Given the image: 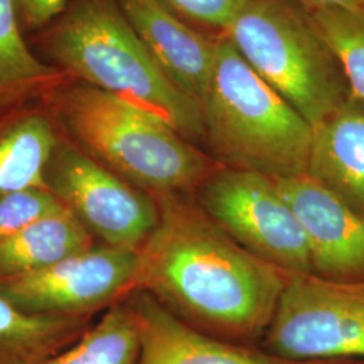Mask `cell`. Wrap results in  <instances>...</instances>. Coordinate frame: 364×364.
Here are the masks:
<instances>
[{
	"mask_svg": "<svg viewBox=\"0 0 364 364\" xmlns=\"http://www.w3.org/2000/svg\"><path fill=\"white\" fill-rule=\"evenodd\" d=\"M182 21L225 31L248 0H154Z\"/></svg>",
	"mask_w": 364,
	"mask_h": 364,
	"instance_id": "obj_21",
	"label": "cell"
},
{
	"mask_svg": "<svg viewBox=\"0 0 364 364\" xmlns=\"http://www.w3.org/2000/svg\"><path fill=\"white\" fill-rule=\"evenodd\" d=\"M42 103L73 144L151 197L193 195L219 168L162 119L88 84L72 80Z\"/></svg>",
	"mask_w": 364,
	"mask_h": 364,
	"instance_id": "obj_3",
	"label": "cell"
},
{
	"mask_svg": "<svg viewBox=\"0 0 364 364\" xmlns=\"http://www.w3.org/2000/svg\"><path fill=\"white\" fill-rule=\"evenodd\" d=\"M96 243L82 223L63 208L0 243V282L43 270Z\"/></svg>",
	"mask_w": 364,
	"mask_h": 364,
	"instance_id": "obj_15",
	"label": "cell"
},
{
	"mask_svg": "<svg viewBox=\"0 0 364 364\" xmlns=\"http://www.w3.org/2000/svg\"><path fill=\"white\" fill-rule=\"evenodd\" d=\"M311 14L328 9H359L364 7V0H297Z\"/></svg>",
	"mask_w": 364,
	"mask_h": 364,
	"instance_id": "obj_23",
	"label": "cell"
},
{
	"mask_svg": "<svg viewBox=\"0 0 364 364\" xmlns=\"http://www.w3.org/2000/svg\"><path fill=\"white\" fill-rule=\"evenodd\" d=\"M63 208V203L48 188H27L0 195V243Z\"/></svg>",
	"mask_w": 364,
	"mask_h": 364,
	"instance_id": "obj_20",
	"label": "cell"
},
{
	"mask_svg": "<svg viewBox=\"0 0 364 364\" xmlns=\"http://www.w3.org/2000/svg\"><path fill=\"white\" fill-rule=\"evenodd\" d=\"M200 109L204 139L228 168L274 180L306 173L312 126L248 65L225 34L218 38Z\"/></svg>",
	"mask_w": 364,
	"mask_h": 364,
	"instance_id": "obj_4",
	"label": "cell"
},
{
	"mask_svg": "<svg viewBox=\"0 0 364 364\" xmlns=\"http://www.w3.org/2000/svg\"><path fill=\"white\" fill-rule=\"evenodd\" d=\"M224 34L312 127L351 96L338 60L312 18L282 0H248Z\"/></svg>",
	"mask_w": 364,
	"mask_h": 364,
	"instance_id": "obj_5",
	"label": "cell"
},
{
	"mask_svg": "<svg viewBox=\"0 0 364 364\" xmlns=\"http://www.w3.org/2000/svg\"><path fill=\"white\" fill-rule=\"evenodd\" d=\"M60 135L42 102L0 111V195L46 188L45 171Z\"/></svg>",
	"mask_w": 364,
	"mask_h": 364,
	"instance_id": "obj_14",
	"label": "cell"
},
{
	"mask_svg": "<svg viewBox=\"0 0 364 364\" xmlns=\"http://www.w3.org/2000/svg\"><path fill=\"white\" fill-rule=\"evenodd\" d=\"M135 289L210 336L250 346L272 323L287 273L236 243L191 193L156 196Z\"/></svg>",
	"mask_w": 364,
	"mask_h": 364,
	"instance_id": "obj_1",
	"label": "cell"
},
{
	"mask_svg": "<svg viewBox=\"0 0 364 364\" xmlns=\"http://www.w3.org/2000/svg\"><path fill=\"white\" fill-rule=\"evenodd\" d=\"M193 196L225 234L259 259L287 274L312 273L305 235L272 177L219 166Z\"/></svg>",
	"mask_w": 364,
	"mask_h": 364,
	"instance_id": "obj_7",
	"label": "cell"
},
{
	"mask_svg": "<svg viewBox=\"0 0 364 364\" xmlns=\"http://www.w3.org/2000/svg\"><path fill=\"white\" fill-rule=\"evenodd\" d=\"M124 299L138 326V364H326L291 362L210 336L182 321L146 291H132Z\"/></svg>",
	"mask_w": 364,
	"mask_h": 364,
	"instance_id": "obj_11",
	"label": "cell"
},
{
	"mask_svg": "<svg viewBox=\"0 0 364 364\" xmlns=\"http://www.w3.org/2000/svg\"><path fill=\"white\" fill-rule=\"evenodd\" d=\"M72 81L27 46L14 0H0V111L42 102Z\"/></svg>",
	"mask_w": 364,
	"mask_h": 364,
	"instance_id": "obj_16",
	"label": "cell"
},
{
	"mask_svg": "<svg viewBox=\"0 0 364 364\" xmlns=\"http://www.w3.org/2000/svg\"><path fill=\"white\" fill-rule=\"evenodd\" d=\"M306 174L364 218V103L347 97L312 127Z\"/></svg>",
	"mask_w": 364,
	"mask_h": 364,
	"instance_id": "obj_13",
	"label": "cell"
},
{
	"mask_svg": "<svg viewBox=\"0 0 364 364\" xmlns=\"http://www.w3.org/2000/svg\"><path fill=\"white\" fill-rule=\"evenodd\" d=\"M262 346L291 362L364 358V279L287 274Z\"/></svg>",
	"mask_w": 364,
	"mask_h": 364,
	"instance_id": "obj_6",
	"label": "cell"
},
{
	"mask_svg": "<svg viewBox=\"0 0 364 364\" xmlns=\"http://www.w3.org/2000/svg\"><path fill=\"white\" fill-rule=\"evenodd\" d=\"M36 45L66 76L162 119L189 142L204 138L200 105L176 87L117 0H72Z\"/></svg>",
	"mask_w": 364,
	"mask_h": 364,
	"instance_id": "obj_2",
	"label": "cell"
},
{
	"mask_svg": "<svg viewBox=\"0 0 364 364\" xmlns=\"http://www.w3.org/2000/svg\"><path fill=\"white\" fill-rule=\"evenodd\" d=\"M45 183L97 243L139 251L156 230V200L100 165L61 130Z\"/></svg>",
	"mask_w": 364,
	"mask_h": 364,
	"instance_id": "obj_8",
	"label": "cell"
},
{
	"mask_svg": "<svg viewBox=\"0 0 364 364\" xmlns=\"http://www.w3.org/2000/svg\"><path fill=\"white\" fill-rule=\"evenodd\" d=\"M311 18L335 54L352 97L364 103V7L320 10Z\"/></svg>",
	"mask_w": 364,
	"mask_h": 364,
	"instance_id": "obj_19",
	"label": "cell"
},
{
	"mask_svg": "<svg viewBox=\"0 0 364 364\" xmlns=\"http://www.w3.org/2000/svg\"><path fill=\"white\" fill-rule=\"evenodd\" d=\"M117 1L165 75L200 105L216 64L218 41L197 33L154 0Z\"/></svg>",
	"mask_w": 364,
	"mask_h": 364,
	"instance_id": "obj_12",
	"label": "cell"
},
{
	"mask_svg": "<svg viewBox=\"0 0 364 364\" xmlns=\"http://www.w3.org/2000/svg\"><path fill=\"white\" fill-rule=\"evenodd\" d=\"M139 251L96 243L43 270L0 282V296L27 313L93 317L135 289Z\"/></svg>",
	"mask_w": 364,
	"mask_h": 364,
	"instance_id": "obj_9",
	"label": "cell"
},
{
	"mask_svg": "<svg viewBox=\"0 0 364 364\" xmlns=\"http://www.w3.org/2000/svg\"><path fill=\"white\" fill-rule=\"evenodd\" d=\"M92 317L36 314L0 296V364H41L73 346Z\"/></svg>",
	"mask_w": 364,
	"mask_h": 364,
	"instance_id": "obj_17",
	"label": "cell"
},
{
	"mask_svg": "<svg viewBox=\"0 0 364 364\" xmlns=\"http://www.w3.org/2000/svg\"><path fill=\"white\" fill-rule=\"evenodd\" d=\"M22 31H41L64 13L68 0H14Z\"/></svg>",
	"mask_w": 364,
	"mask_h": 364,
	"instance_id": "obj_22",
	"label": "cell"
},
{
	"mask_svg": "<svg viewBox=\"0 0 364 364\" xmlns=\"http://www.w3.org/2000/svg\"><path fill=\"white\" fill-rule=\"evenodd\" d=\"M138 326L123 299L107 309L73 346L41 364H138Z\"/></svg>",
	"mask_w": 364,
	"mask_h": 364,
	"instance_id": "obj_18",
	"label": "cell"
},
{
	"mask_svg": "<svg viewBox=\"0 0 364 364\" xmlns=\"http://www.w3.org/2000/svg\"><path fill=\"white\" fill-rule=\"evenodd\" d=\"M275 183L305 235L312 274L335 281L364 279V218L304 173Z\"/></svg>",
	"mask_w": 364,
	"mask_h": 364,
	"instance_id": "obj_10",
	"label": "cell"
}]
</instances>
